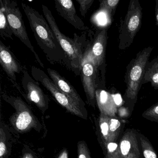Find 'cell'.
<instances>
[{
  "label": "cell",
  "mask_w": 158,
  "mask_h": 158,
  "mask_svg": "<svg viewBox=\"0 0 158 158\" xmlns=\"http://www.w3.org/2000/svg\"><path fill=\"white\" fill-rule=\"evenodd\" d=\"M22 8L39 46L51 64H60L71 69L68 60L46 18L38 11L22 2Z\"/></svg>",
  "instance_id": "obj_1"
},
{
  "label": "cell",
  "mask_w": 158,
  "mask_h": 158,
  "mask_svg": "<svg viewBox=\"0 0 158 158\" xmlns=\"http://www.w3.org/2000/svg\"><path fill=\"white\" fill-rule=\"evenodd\" d=\"M42 9L45 18L68 60L71 70L78 75L81 73L84 54L78 41L66 36L61 32L48 7L42 5Z\"/></svg>",
  "instance_id": "obj_2"
},
{
  "label": "cell",
  "mask_w": 158,
  "mask_h": 158,
  "mask_svg": "<svg viewBox=\"0 0 158 158\" xmlns=\"http://www.w3.org/2000/svg\"><path fill=\"white\" fill-rule=\"evenodd\" d=\"M0 2H2L4 6L7 19L13 35L19 38L31 51L35 56L37 62L41 67L45 68L44 64L35 50L34 47L32 46L28 38L26 28L23 20V15L20 8L18 7L17 2L11 0H1Z\"/></svg>",
  "instance_id": "obj_3"
},
{
  "label": "cell",
  "mask_w": 158,
  "mask_h": 158,
  "mask_svg": "<svg viewBox=\"0 0 158 158\" xmlns=\"http://www.w3.org/2000/svg\"><path fill=\"white\" fill-rule=\"evenodd\" d=\"M152 48L148 47L139 52L135 59L132 60L127 67L126 78V93L128 97L135 98L140 88L145 73L146 64L151 53Z\"/></svg>",
  "instance_id": "obj_4"
},
{
  "label": "cell",
  "mask_w": 158,
  "mask_h": 158,
  "mask_svg": "<svg viewBox=\"0 0 158 158\" xmlns=\"http://www.w3.org/2000/svg\"><path fill=\"white\" fill-rule=\"evenodd\" d=\"M31 72L33 78L38 83H41L61 105L71 113L84 118L83 111L57 87L53 81L43 70L36 66H32Z\"/></svg>",
  "instance_id": "obj_5"
},
{
  "label": "cell",
  "mask_w": 158,
  "mask_h": 158,
  "mask_svg": "<svg viewBox=\"0 0 158 158\" xmlns=\"http://www.w3.org/2000/svg\"><path fill=\"white\" fill-rule=\"evenodd\" d=\"M142 19V8L138 0L130 2L127 14L122 28V35L120 38L122 42H124L125 48L128 47L140 28Z\"/></svg>",
  "instance_id": "obj_6"
},
{
  "label": "cell",
  "mask_w": 158,
  "mask_h": 158,
  "mask_svg": "<svg viewBox=\"0 0 158 158\" xmlns=\"http://www.w3.org/2000/svg\"><path fill=\"white\" fill-rule=\"evenodd\" d=\"M22 85L29 100L40 109L46 108L48 102L47 95L42 91L37 81L31 77L27 70H23Z\"/></svg>",
  "instance_id": "obj_7"
},
{
  "label": "cell",
  "mask_w": 158,
  "mask_h": 158,
  "mask_svg": "<svg viewBox=\"0 0 158 158\" xmlns=\"http://www.w3.org/2000/svg\"><path fill=\"white\" fill-rule=\"evenodd\" d=\"M97 68L90 60H83L81 77L83 87L89 101L94 100L96 96Z\"/></svg>",
  "instance_id": "obj_8"
},
{
  "label": "cell",
  "mask_w": 158,
  "mask_h": 158,
  "mask_svg": "<svg viewBox=\"0 0 158 158\" xmlns=\"http://www.w3.org/2000/svg\"><path fill=\"white\" fill-rule=\"evenodd\" d=\"M47 71L51 79L53 81L57 87L72 100L82 110L85 111V102L71 84L55 70L48 68L47 69Z\"/></svg>",
  "instance_id": "obj_9"
},
{
  "label": "cell",
  "mask_w": 158,
  "mask_h": 158,
  "mask_svg": "<svg viewBox=\"0 0 158 158\" xmlns=\"http://www.w3.org/2000/svg\"><path fill=\"white\" fill-rule=\"evenodd\" d=\"M0 63L8 77L16 82V75L23 71V68L12 52L1 40H0Z\"/></svg>",
  "instance_id": "obj_10"
},
{
  "label": "cell",
  "mask_w": 158,
  "mask_h": 158,
  "mask_svg": "<svg viewBox=\"0 0 158 158\" xmlns=\"http://www.w3.org/2000/svg\"><path fill=\"white\" fill-rule=\"evenodd\" d=\"M107 38V31L103 29L95 39L92 46L84 53L83 60H90L97 67L101 65L105 57Z\"/></svg>",
  "instance_id": "obj_11"
},
{
  "label": "cell",
  "mask_w": 158,
  "mask_h": 158,
  "mask_svg": "<svg viewBox=\"0 0 158 158\" xmlns=\"http://www.w3.org/2000/svg\"><path fill=\"white\" fill-rule=\"evenodd\" d=\"M55 9L57 12L75 28L85 30L86 27L82 20L77 15L75 7L72 0H55Z\"/></svg>",
  "instance_id": "obj_12"
},
{
  "label": "cell",
  "mask_w": 158,
  "mask_h": 158,
  "mask_svg": "<svg viewBox=\"0 0 158 158\" xmlns=\"http://www.w3.org/2000/svg\"><path fill=\"white\" fill-rule=\"evenodd\" d=\"M148 82L153 87L158 89V56L146 64L141 84Z\"/></svg>",
  "instance_id": "obj_13"
},
{
  "label": "cell",
  "mask_w": 158,
  "mask_h": 158,
  "mask_svg": "<svg viewBox=\"0 0 158 158\" xmlns=\"http://www.w3.org/2000/svg\"><path fill=\"white\" fill-rule=\"evenodd\" d=\"M0 3V35L2 38H9L13 40V33L8 22L5 9L2 3L1 2Z\"/></svg>",
  "instance_id": "obj_14"
},
{
  "label": "cell",
  "mask_w": 158,
  "mask_h": 158,
  "mask_svg": "<svg viewBox=\"0 0 158 158\" xmlns=\"http://www.w3.org/2000/svg\"><path fill=\"white\" fill-rule=\"evenodd\" d=\"M119 0H106L101 1L100 4V10L104 11L109 15H111L118 5Z\"/></svg>",
  "instance_id": "obj_15"
},
{
  "label": "cell",
  "mask_w": 158,
  "mask_h": 158,
  "mask_svg": "<svg viewBox=\"0 0 158 158\" xmlns=\"http://www.w3.org/2000/svg\"><path fill=\"white\" fill-rule=\"evenodd\" d=\"M76 1L80 5V11L81 15L85 17L88 10L93 4L94 0H76Z\"/></svg>",
  "instance_id": "obj_16"
},
{
  "label": "cell",
  "mask_w": 158,
  "mask_h": 158,
  "mask_svg": "<svg viewBox=\"0 0 158 158\" xmlns=\"http://www.w3.org/2000/svg\"><path fill=\"white\" fill-rule=\"evenodd\" d=\"M78 158H90L87 148L84 143H80L78 146Z\"/></svg>",
  "instance_id": "obj_17"
},
{
  "label": "cell",
  "mask_w": 158,
  "mask_h": 158,
  "mask_svg": "<svg viewBox=\"0 0 158 158\" xmlns=\"http://www.w3.org/2000/svg\"><path fill=\"white\" fill-rule=\"evenodd\" d=\"M131 145L130 143L127 140H123L121 142V149L122 154L124 155H127L130 150Z\"/></svg>",
  "instance_id": "obj_18"
},
{
  "label": "cell",
  "mask_w": 158,
  "mask_h": 158,
  "mask_svg": "<svg viewBox=\"0 0 158 158\" xmlns=\"http://www.w3.org/2000/svg\"><path fill=\"white\" fill-rule=\"evenodd\" d=\"M121 125V123L118 120L116 119H111L110 124V129L112 132L115 131L117 128H119Z\"/></svg>",
  "instance_id": "obj_19"
},
{
  "label": "cell",
  "mask_w": 158,
  "mask_h": 158,
  "mask_svg": "<svg viewBox=\"0 0 158 158\" xmlns=\"http://www.w3.org/2000/svg\"><path fill=\"white\" fill-rule=\"evenodd\" d=\"M100 127L102 135L104 136L107 135H108L109 129L108 123L106 122H103L101 124Z\"/></svg>",
  "instance_id": "obj_20"
},
{
  "label": "cell",
  "mask_w": 158,
  "mask_h": 158,
  "mask_svg": "<svg viewBox=\"0 0 158 158\" xmlns=\"http://www.w3.org/2000/svg\"><path fill=\"white\" fill-rule=\"evenodd\" d=\"M145 158H157V155L153 152L149 150H146L144 152Z\"/></svg>",
  "instance_id": "obj_21"
},
{
  "label": "cell",
  "mask_w": 158,
  "mask_h": 158,
  "mask_svg": "<svg viewBox=\"0 0 158 158\" xmlns=\"http://www.w3.org/2000/svg\"><path fill=\"white\" fill-rule=\"evenodd\" d=\"M6 151V145H5V142L2 141L1 139V141L0 142V157L1 158H2V156L4 155Z\"/></svg>",
  "instance_id": "obj_22"
},
{
  "label": "cell",
  "mask_w": 158,
  "mask_h": 158,
  "mask_svg": "<svg viewBox=\"0 0 158 158\" xmlns=\"http://www.w3.org/2000/svg\"><path fill=\"white\" fill-rule=\"evenodd\" d=\"M113 99L114 101V102H115L116 105H120L122 103V97H121V96L120 94H116V95L114 96Z\"/></svg>",
  "instance_id": "obj_23"
},
{
  "label": "cell",
  "mask_w": 158,
  "mask_h": 158,
  "mask_svg": "<svg viewBox=\"0 0 158 158\" xmlns=\"http://www.w3.org/2000/svg\"><path fill=\"white\" fill-rule=\"evenodd\" d=\"M117 148V145L115 143H109L108 144V148L109 149V151L110 152H113Z\"/></svg>",
  "instance_id": "obj_24"
},
{
  "label": "cell",
  "mask_w": 158,
  "mask_h": 158,
  "mask_svg": "<svg viewBox=\"0 0 158 158\" xmlns=\"http://www.w3.org/2000/svg\"><path fill=\"white\" fill-rule=\"evenodd\" d=\"M156 10H155V15H156V23L158 26V0L156 1Z\"/></svg>",
  "instance_id": "obj_25"
},
{
  "label": "cell",
  "mask_w": 158,
  "mask_h": 158,
  "mask_svg": "<svg viewBox=\"0 0 158 158\" xmlns=\"http://www.w3.org/2000/svg\"><path fill=\"white\" fill-rule=\"evenodd\" d=\"M59 158H68V154L66 151H64L61 154Z\"/></svg>",
  "instance_id": "obj_26"
},
{
  "label": "cell",
  "mask_w": 158,
  "mask_h": 158,
  "mask_svg": "<svg viewBox=\"0 0 158 158\" xmlns=\"http://www.w3.org/2000/svg\"><path fill=\"white\" fill-rule=\"evenodd\" d=\"M154 111H155V113L158 114V106H156V107L154 108Z\"/></svg>",
  "instance_id": "obj_27"
},
{
  "label": "cell",
  "mask_w": 158,
  "mask_h": 158,
  "mask_svg": "<svg viewBox=\"0 0 158 158\" xmlns=\"http://www.w3.org/2000/svg\"><path fill=\"white\" fill-rule=\"evenodd\" d=\"M28 158V157H27V158Z\"/></svg>",
  "instance_id": "obj_28"
}]
</instances>
